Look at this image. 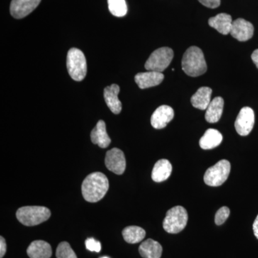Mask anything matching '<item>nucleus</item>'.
I'll list each match as a JSON object with an SVG mask.
<instances>
[{
    "instance_id": "obj_1",
    "label": "nucleus",
    "mask_w": 258,
    "mask_h": 258,
    "mask_svg": "<svg viewBox=\"0 0 258 258\" xmlns=\"http://www.w3.org/2000/svg\"><path fill=\"white\" fill-rule=\"evenodd\" d=\"M109 188L108 178L101 172H93L83 181L82 195L88 203H97L104 198Z\"/></svg>"
},
{
    "instance_id": "obj_2",
    "label": "nucleus",
    "mask_w": 258,
    "mask_h": 258,
    "mask_svg": "<svg viewBox=\"0 0 258 258\" xmlns=\"http://www.w3.org/2000/svg\"><path fill=\"white\" fill-rule=\"evenodd\" d=\"M181 66L185 74L191 77H198L207 72L208 66L203 52L200 47H189L183 55Z\"/></svg>"
},
{
    "instance_id": "obj_3",
    "label": "nucleus",
    "mask_w": 258,
    "mask_h": 258,
    "mask_svg": "<svg viewBox=\"0 0 258 258\" xmlns=\"http://www.w3.org/2000/svg\"><path fill=\"white\" fill-rule=\"evenodd\" d=\"M50 210L42 206H25L19 209L16 212L18 221L23 225L35 226L49 220Z\"/></svg>"
},
{
    "instance_id": "obj_4",
    "label": "nucleus",
    "mask_w": 258,
    "mask_h": 258,
    "mask_svg": "<svg viewBox=\"0 0 258 258\" xmlns=\"http://www.w3.org/2000/svg\"><path fill=\"white\" fill-rule=\"evenodd\" d=\"M67 69L70 76L76 81H81L87 74V63L84 54L77 48H71L68 52Z\"/></svg>"
},
{
    "instance_id": "obj_5",
    "label": "nucleus",
    "mask_w": 258,
    "mask_h": 258,
    "mask_svg": "<svg viewBox=\"0 0 258 258\" xmlns=\"http://www.w3.org/2000/svg\"><path fill=\"white\" fill-rule=\"evenodd\" d=\"M188 222V214L185 208L176 206L168 210L163 222V227L168 233L176 234L181 232Z\"/></svg>"
},
{
    "instance_id": "obj_6",
    "label": "nucleus",
    "mask_w": 258,
    "mask_h": 258,
    "mask_svg": "<svg viewBox=\"0 0 258 258\" xmlns=\"http://www.w3.org/2000/svg\"><path fill=\"white\" fill-rule=\"evenodd\" d=\"M174 57L172 49L164 47L157 49L149 56L145 63L147 71L162 73L167 69Z\"/></svg>"
},
{
    "instance_id": "obj_7",
    "label": "nucleus",
    "mask_w": 258,
    "mask_h": 258,
    "mask_svg": "<svg viewBox=\"0 0 258 258\" xmlns=\"http://www.w3.org/2000/svg\"><path fill=\"white\" fill-rule=\"evenodd\" d=\"M230 170V163L225 159H222L215 165L209 168L204 176V181L208 186H221L228 178Z\"/></svg>"
},
{
    "instance_id": "obj_8",
    "label": "nucleus",
    "mask_w": 258,
    "mask_h": 258,
    "mask_svg": "<svg viewBox=\"0 0 258 258\" xmlns=\"http://www.w3.org/2000/svg\"><path fill=\"white\" fill-rule=\"evenodd\" d=\"M254 124V113L249 107H244L236 118L235 127L236 132L242 137L248 135Z\"/></svg>"
},
{
    "instance_id": "obj_9",
    "label": "nucleus",
    "mask_w": 258,
    "mask_h": 258,
    "mask_svg": "<svg viewBox=\"0 0 258 258\" xmlns=\"http://www.w3.org/2000/svg\"><path fill=\"white\" fill-rule=\"evenodd\" d=\"M105 164L107 169L114 174H123L126 166L124 154L118 148H113L106 152Z\"/></svg>"
},
{
    "instance_id": "obj_10",
    "label": "nucleus",
    "mask_w": 258,
    "mask_h": 258,
    "mask_svg": "<svg viewBox=\"0 0 258 258\" xmlns=\"http://www.w3.org/2000/svg\"><path fill=\"white\" fill-rule=\"evenodd\" d=\"M41 0H12L10 4V13L13 18H25L34 11Z\"/></svg>"
},
{
    "instance_id": "obj_11",
    "label": "nucleus",
    "mask_w": 258,
    "mask_h": 258,
    "mask_svg": "<svg viewBox=\"0 0 258 258\" xmlns=\"http://www.w3.org/2000/svg\"><path fill=\"white\" fill-rule=\"evenodd\" d=\"M253 33V25L247 20L239 18L232 22L230 34L239 41H247L252 38Z\"/></svg>"
},
{
    "instance_id": "obj_12",
    "label": "nucleus",
    "mask_w": 258,
    "mask_h": 258,
    "mask_svg": "<svg viewBox=\"0 0 258 258\" xmlns=\"http://www.w3.org/2000/svg\"><path fill=\"white\" fill-rule=\"evenodd\" d=\"M174 111L173 108L164 105L159 106L153 113L151 118V123L154 128H164L174 118Z\"/></svg>"
},
{
    "instance_id": "obj_13",
    "label": "nucleus",
    "mask_w": 258,
    "mask_h": 258,
    "mask_svg": "<svg viewBox=\"0 0 258 258\" xmlns=\"http://www.w3.org/2000/svg\"><path fill=\"white\" fill-rule=\"evenodd\" d=\"M164 79L162 73L156 71H147L145 73H139L136 75L135 81L141 89H146L154 87L160 84Z\"/></svg>"
},
{
    "instance_id": "obj_14",
    "label": "nucleus",
    "mask_w": 258,
    "mask_h": 258,
    "mask_svg": "<svg viewBox=\"0 0 258 258\" xmlns=\"http://www.w3.org/2000/svg\"><path fill=\"white\" fill-rule=\"evenodd\" d=\"M119 91L120 88L118 85L112 84L111 86L105 88L103 92L106 105L114 114H119L122 110L121 102L118 99Z\"/></svg>"
},
{
    "instance_id": "obj_15",
    "label": "nucleus",
    "mask_w": 258,
    "mask_h": 258,
    "mask_svg": "<svg viewBox=\"0 0 258 258\" xmlns=\"http://www.w3.org/2000/svg\"><path fill=\"white\" fill-rule=\"evenodd\" d=\"M91 139L93 144H97L102 149H106L111 144V140L106 132V123L103 120L98 123L91 133Z\"/></svg>"
},
{
    "instance_id": "obj_16",
    "label": "nucleus",
    "mask_w": 258,
    "mask_h": 258,
    "mask_svg": "<svg viewBox=\"0 0 258 258\" xmlns=\"http://www.w3.org/2000/svg\"><path fill=\"white\" fill-rule=\"evenodd\" d=\"M52 252L50 244L43 240L33 241L27 249L30 258H50Z\"/></svg>"
},
{
    "instance_id": "obj_17",
    "label": "nucleus",
    "mask_w": 258,
    "mask_h": 258,
    "mask_svg": "<svg viewBox=\"0 0 258 258\" xmlns=\"http://www.w3.org/2000/svg\"><path fill=\"white\" fill-rule=\"evenodd\" d=\"M232 19L230 15L221 13L209 20V25L215 29L222 35H228L230 33L232 25Z\"/></svg>"
},
{
    "instance_id": "obj_18",
    "label": "nucleus",
    "mask_w": 258,
    "mask_h": 258,
    "mask_svg": "<svg viewBox=\"0 0 258 258\" xmlns=\"http://www.w3.org/2000/svg\"><path fill=\"white\" fill-rule=\"evenodd\" d=\"M172 166L167 159H160L153 168L152 178L155 182H162L170 176Z\"/></svg>"
},
{
    "instance_id": "obj_19",
    "label": "nucleus",
    "mask_w": 258,
    "mask_h": 258,
    "mask_svg": "<svg viewBox=\"0 0 258 258\" xmlns=\"http://www.w3.org/2000/svg\"><path fill=\"white\" fill-rule=\"evenodd\" d=\"M224 100L222 97H216L214 98L205 113V119L209 123H217L221 118L223 112Z\"/></svg>"
},
{
    "instance_id": "obj_20",
    "label": "nucleus",
    "mask_w": 258,
    "mask_h": 258,
    "mask_svg": "<svg viewBox=\"0 0 258 258\" xmlns=\"http://www.w3.org/2000/svg\"><path fill=\"white\" fill-rule=\"evenodd\" d=\"M162 250L160 243L152 239L144 241L139 249V253L144 258H160Z\"/></svg>"
},
{
    "instance_id": "obj_21",
    "label": "nucleus",
    "mask_w": 258,
    "mask_h": 258,
    "mask_svg": "<svg viewBox=\"0 0 258 258\" xmlns=\"http://www.w3.org/2000/svg\"><path fill=\"white\" fill-rule=\"evenodd\" d=\"M222 134L216 129L210 128L206 131L205 134L200 140V147L205 150L216 148L222 143Z\"/></svg>"
},
{
    "instance_id": "obj_22",
    "label": "nucleus",
    "mask_w": 258,
    "mask_h": 258,
    "mask_svg": "<svg viewBox=\"0 0 258 258\" xmlns=\"http://www.w3.org/2000/svg\"><path fill=\"white\" fill-rule=\"evenodd\" d=\"M212 89L209 87H201L191 96V105L200 110H206L211 102Z\"/></svg>"
},
{
    "instance_id": "obj_23",
    "label": "nucleus",
    "mask_w": 258,
    "mask_h": 258,
    "mask_svg": "<svg viewBox=\"0 0 258 258\" xmlns=\"http://www.w3.org/2000/svg\"><path fill=\"white\" fill-rule=\"evenodd\" d=\"M122 235L125 242L128 243H139L145 237L146 231L138 226H128L123 229Z\"/></svg>"
},
{
    "instance_id": "obj_24",
    "label": "nucleus",
    "mask_w": 258,
    "mask_h": 258,
    "mask_svg": "<svg viewBox=\"0 0 258 258\" xmlns=\"http://www.w3.org/2000/svg\"><path fill=\"white\" fill-rule=\"evenodd\" d=\"M110 13L115 17L121 18L126 15L128 11L125 0H108Z\"/></svg>"
},
{
    "instance_id": "obj_25",
    "label": "nucleus",
    "mask_w": 258,
    "mask_h": 258,
    "mask_svg": "<svg viewBox=\"0 0 258 258\" xmlns=\"http://www.w3.org/2000/svg\"><path fill=\"white\" fill-rule=\"evenodd\" d=\"M57 258H78L69 242H62L57 246L56 249Z\"/></svg>"
},
{
    "instance_id": "obj_26",
    "label": "nucleus",
    "mask_w": 258,
    "mask_h": 258,
    "mask_svg": "<svg viewBox=\"0 0 258 258\" xmlns=\"http://www.w3.org/2000/svg\"><path fill=\"white\" fill-rule=\"evenodd\" d=\"M230 209L227 207H222L215 215V222L217 225H221L227 220L230 216Z\"/></svg>"
},
{
    "instance_id": "obj_27",
    "label": "nucleus",
    "mask_w": 258,
    "mask_h": 258,
    "mask_svg": "<svg viewBox=\"0 0 258 258\" xmlns=\"http://www.w3.org/2000/svg\"><path fill=\"white\" fill-rule=\"evenodd\" d=\"M86 247L88 250L91 251V252H99L101 250V242L95 240L94 238H88L86 240Z\"/></svg>"
},
{
    "instance_id": "obj_28",
    "label": "nucleus",
    "mask_w": 258,
    "mask_h": 258,
    "mask_svg": "<svg viewBox=\"0 0 258 258\" xmlns=\"http://www.w3.org/2000/svg\"><path fill=\"white\" fill-rule=\"evenodd\" d=\"M198 1L204 6L212 8V9L218 8L220 5V3H221L220 0H198Z\"/></svg>"
},
{
    "instance_id": "obj_29",
    "label": "nucleus",
    "mask_w": 258,
    "mask_h": 258,
    "mask_svg": "<svg viewBox=\"0 0 258 258\" xmlns=\"http://www.w3.org/2000/svg\"><path fill=\"white\" fill-rule=\"evenodd\" d=\"M7 252V244L3 236L0 237V258H3Z\"/></svg>"
},
{
    "instance_id": "obj_30",
    "label": "nucleus",
    "mask_w": 258,
    "mask_h": 258,
    "mask_svg": "<svg viewBox=\"0 0 258 258\" xmlns=\"http://www.w3.org/2000/svg\"><path fill=\"white\" fill-rule=\"evenodd\" d=\"M251 58H252V61H253L254 63L255 64V66H257L258 69V49L252 52Z\"/></svg>"
},
{
    "instance_id": "obj_31",
    "label": "nucleus",
    "mask_w": 258,
    "mask_h": 258,
    "mask_svg": "<svg viewBox=\"0 0 258 258\" xmlns=\"http://www.w3.org/2000/svg\"><path fill=\"white\" fill-rule=\"evenodd\" d=\"M253 232L254 236L258 239V215L253 223Z\"/></svg>"
},
{
    "instance_id": "obj_32",
    "label": "nucleus",
    "mask_w": 258,
    "mask_h": 258,
    "mask_svg": "<svg viewBox=\"0 0 258 258\" xmlns=\"http://www.w3.org/2000/svg\"><path fill=\"white\" fill-rule=\"evenodd\" d=\"M100 258H109L108 257H100Z\"/></svg>"
}]
</instances>
